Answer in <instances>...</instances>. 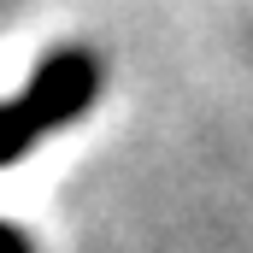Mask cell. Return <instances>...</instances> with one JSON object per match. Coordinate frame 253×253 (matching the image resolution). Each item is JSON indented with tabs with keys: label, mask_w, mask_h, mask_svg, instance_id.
Segmentation results:
<instances>
[{
	"label": "cell",
	"mask_w": 253,
	"mask_h": 253,
	"mask_svg": "<svg viewBox=\"0 0 253 253\" xmlns=\"http://www.w3.org/2000/svg\"><path fill=\"white\" fill-rule=\"evenodd\" d=\"M0 253H36V242H30L18 224H0Z\"/></svg>",
	"instance_id": "cell-2"
},
{
	"label": "cell",
	"mask_w": 253,
	"mask_h": 253,
	"mask_svg": "<svg viewBox=\"0 0 253 253\" xmlns=\"http://www.w3.org/2000/svg\"><path fill=\"white\" fill-rule=\"evenodd\" d=\"M94 94H100V59L88 47H53L18 100H0V171L18 165L42 135L77 124L94 106Z\"/></svg>",
	"instance_id": "cell-1"
}]
</instances>
